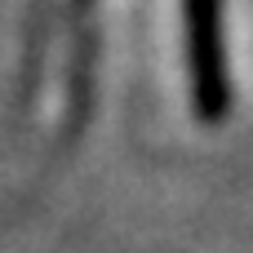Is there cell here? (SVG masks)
I'll list each match as a JSON object with an SVG mask.
<instances>
[{
  "label": "cell",
  "mask_w": 253,
  "mask_h": 253,
  "mask_svg": "<svg viewBox=\"0 0 253 253\" xmlns=\"http://www.w3.org/2000/svg\"><path fill=\"white\" fill-rule=\"evenodd\" d=\"M187 18V53L196 76V102L205 116L227 107V36H222V0H182Z\"/></svg>",
  "instance_id": "1"
}]
</instances>
